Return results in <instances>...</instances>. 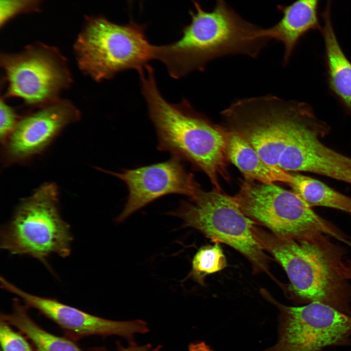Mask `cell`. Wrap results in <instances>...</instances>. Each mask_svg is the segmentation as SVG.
Segmentation results:
<instances>
[{"label":"cell","instance_id":"cell-1","mask_svg":"<svg viewBox=\"0 0 351 351\" xmlns=\"http://www.w3.org/2000/svg\"><path fill=\"white\" fill-rule=\"evenodd\" d=\"M191 22L181 37L164 45L155 46L154 59L162 62L173 78L194 71H203L211 61L223 56L244 55L256 58L269 41L264 29L243 19L224 0H215L210 11L193 0Z\"/></svg>","mask_w":351,"mask_h":351},{"label":"cell","instance_id":"cell-2","mask_svg":"<svg viewBox=\"0 0 351 351\" xmlns=\"http://www.w3.org/2000/svg\"><path fill=\"white\" fill-rule=\"evenodd\" d=\"M138 74L141 93L157 136L158 149L192 163L221 191L220 177H228L226 130L213 125L185 99L176 104L168 102L159 90L150 65Z\"/></svg>","mask_w":351,"mask_h":351},{"label":"cell","instance_id":"cell-3","mask_svg":"<svg viewBox=\"0 0 351 351\" xmlns=\"http://www.w3.org/2000/svg\"><path fill=\"white\" fill-rule=\"evenodd\" d=\"M254 233L263 249L284 268L296 296L310 302H321L351 314V289L332 266L333 258L339 250L325 234L286 237L257 227Z\"/></svg>","mask_w":351,"mask_h":351},{"label":"cell","instance_id":"cell-4","mask_svg":"<svg viewBox=\"0 0 351 351\" xmlns=\"http://www.w3.org/2000/svg\"><path fill=\"white\" fill-rule=\"evenodd\" d=\"M154 47L146 38L144 26L133 22L119 25L103 17H90L74 51L80 70L100 82L124 71L141 70L154 59Z\"/></svg>","mask_w":351,"mask_h":351},{"label":"cell","instance_id":"cell-5","mask_svg":"<svg viewBox=\"0 0 351 351\" xmlns=\"http://www.w3.org/2000/svg\"><path fill=\"white\" fill-rule=\"evenodd\" d=\"M58 199L54 183L42 185L24 199L1 230V249L12 254L34 257L47 267L51 255L69 256L73 237L69 225L59 214Z\"/></svg>","mask_w":351,"mask_h":351},{"label":"cell","instance_id":"cell-6","mask_svg":"<svg viewBox=\"0 0 351 351\" xmlns=\"http://www.w3.org/2000/svg\"><path fill=\"white\" fill-rule=\"evenodd\" d=\"M190 199L167 214L180 218L182 227L195 229L236 250L250 261L254 271L268 272V258L256 238L254 222L242 211L235 196L215 188L210 191L200 188Z\"/></svg>","mask_w":351,"mask_h":351},{"label":"cell","instance_id":"cell-7","mask_svg":"<svg viewBox=\"0 0 351 351\" xmlns=\"http://www.w3.org/2000/svg\"><path fill=\"white\" fill-rule=\"evenodd\" d=\"M236 197L244 214L277 235L299 238L323 234L345 238L316 214L294 191L273 183L244 182Z\"/></svg>","mask_w":351,"mask_h":351},{"label":"cell","instance_id":"cell-8","mask_svg":"<svg viewBox=\"0 0 351 351\" xmlns=\"http://www.w3.org/2000/svg\"><path fill=\"white\" fill-rule=\"evenodd\" d=\"M0 66L8 83L3 98H19L40 107L59 99L72 78L66 58L55 47L36 43L17 53H1Z\"/></svg>","mask_w":351,"mask_h":351},{"label":"cell","instance_id":"cell-9","mask_svg":"<svg viewBox=\"0 0 351 351\" xmlns=\"http://www.w3.org/2000/svg\"><path fill=\"white\" fill-rule=\"evenodd\" d=\"M330 130L312 109L297 112L292 119L287 145L278 167L286 172L312 173L351 184V157L321 140Z\"/></svg>","mask_w":351,"mask_h":351},{"label":"cell","instance_id":"cell-10","mask_svg":"<svg viewBox=\"0 0 351 351\" xmlns=\"http://www.w3.org/2000/svg\"><path fill=\"white\" fill-rule=\"evenodd\" d=\"M277 343L265 351H320L351 335V314L319 301L283 306Z\"/></svg>","mask_w":351,"mask_h":351},{"label":"cell","instance_id":"cell-11","mask_svg":"<svg viewBox=\"0 0 351 351\" xmlns=\"http://www.w3.org/2000/svg\"><path fill=\"white\" fill-rule=\"evenodd\" d=\"M180 158L169 160L121 173L106 171L126 184L129 194L124 207L116 218L122 222L135 212L162 196L178 194L193 198L201 188L193 175L186 170Z\"/></svg>","mask_w":351,"mask_h":351},{"label":"cell","instance_id":"cell-12","mask_svg":"<svg viewBox=\"0 0 351 351\" xmlns=\"http://www.w3.org/2000/svg\"><path fill=\"white\" fill-rule=\"evenodd\" d=\"M1 288L18 296L29 308H34L61 328L69 338L78 339L90 335H119L132 339L137 333L148 331L147 324L140 320L118 321L101 318L58 300L30 294L0 277Z\"/></svg>","mask_w":351,"mask_h":351},{"label":"cell","instance_id":"cell-13","mask_svg":"<svg viewBox=\"0 0 351 351\" xmlns=\"http://www.w3.org/2000/svg\"><path fill=\"white\" fill-rule=\"evenodd\" d=\"M80 117L71 101L60 98L21 117L3 144L4 164L22 162L39 153L65 127Z\"/></svg>","mask_w":351,"mask_h":351},{"label":"cell","instance_id":"cell-14","mask_svg":"<svg viewBox=\"0 0 351 351\" xmlns=\"http://www.w3.org/2000/svg\"><path fill=\"white\" fill-rule=\"evenodd\" d=\"M320 0H295L289 5H279L281 19L273 26L264 29L265 37L283 45V63L287 64L301 38L308 33L321 31L318 17Z\"/></svg>","mask_w":351,"mask_h":351},{"label":"cell","instance_id":"cell-15","mask_svg":"<svg viewBox=\"0 0 351 351\" xmlns=\"http://www.w3.org/2000/svg\"><path fill=\"white\" fill-rule=\"evenodd\" d=\"M332 0H327L321 14V32L325 45V64L328 86L346 113L351 116V62L343 51L335 33L331 17Z\"/></svg>","mask_w":351,"mask_h":351},{"label":"cell","instance_id":"cell-16","mask_svg":"<svg viewBox=\"0 0 351 351\" xmlns=\"http://www.w3.org/2000/svg\"><path fill=\"white\" fill-rule=\"evenodd\" d=\"M226 140L228 159L249 180L265 184L282 182L291 184L293 182V175L266 163L238 133L226 130Z\"/></svg>","mask_w":351,"mask_h":351},{"label":"cell","instance_id":"cell-17","mask_svg":"<svg viewBox=\"0 0 351 351\" xmlns=\"http://www.w3.org/2000/svg\"><path fill=\"white\" fill-rule=\"evenodd\" d=\"M10 313L1 314L2 319L24 334L33 343L37 351H83L74 342L45 331L30 316L27 307L20 299L13 300Z\"/></svg>","mask_w":351,"mask_h":351},{"label":"cell","instance_id":"cell-18","mask_svg":"<svg viewBox=\"0 0 351 351\" xmlns=\"http://www.w3.org/2000/svg\"><path fill=\"white\" fill-rule=\"evenodd\" d=\"M293 191L311 208L324 207L351 214V197L322 182L300 174L293 175Z\"/></svg>","mask_w":351,"mask_h":351},{"label":"cell","instance_id":"cell-19","mask_svg":"<svg viewBox=\"0 0 351 351\" xmlns=\"http://www.w3.org/2000/svg\"><path fill=\"white\" fill-rule=\"evenodd\" d=\"M226 265V257L218 243L205 246L200 248L195 255L190 274L203 284L207 275L222 270Z\"/></svg>","mask_w":351,"mask_h":351},{"label":"cell","instance_id":"cell-20","mask_svg":"<svg viewBox=\"0 0 351 351\" xmlns=\"http://www.w3.org/2000/svg\"><path fill=\"white\" fill-rule=\"evenodd\" d=\"M44 0H0V25L4 26L18 15L39 11Z\"/></svg>","mask_w":351,"mask_h":351},{"label":"cell","instance_id":"cell-21","mask_svg":"<svg viewBox=\"0 0 351 351\" xmlns=\"http://www.w3.org/2000/svg\"><path fill=\"white\" fill-rule=\"evenodd\" d=\"M0 318V341L1 351H33L26 339Z\"/></svg>","mask_w":351,"mask_h":351},{"label":"cell","instance_id":"cell-22","mask_svg":"<svg viewBox=\"0 0 351 351\" xmlns=\"http://www.w3.org/2000/svg\"><path fill=\"white\" fill-rule=\"evenodd\" d=\"M1 97L0 103V139L3 145L12 134L21 117Z\"/></svg>","mask_w":351,"mask_h":351},{"label":"cell","instance_id":"cell-23","mask_svg":"<svg viewBox=\"0 0 351 351\" xmlns=\"http://www.w3.org/2000/svg\"><path fill=\"white\" fill-rule=\"evenodd\" d=\"M338 274L343 279H351V259H339L334 267Z\"/></svg>","mask_w":351,"mask_h":351},{"label":"cell","instance_id":"cell-24","mask_svg":"<svg viewBox=\"0 0 351 351\" xmlns=\"http://www.w3.org/2000/svg\"><path fill=\"white\" fill-rule=\"evenodd\" d=\"M90 351H107L102 348H94ZM119 351H154L152 348L147 346H131L127 348H120Z\"/></svg>","mask_w":351,"mask_h":351},{"label":"cell","instance_id":"cell-25","mask_svg":"<svg viewBox=\"0 0 351 351\" xmlns=\"http://www.w3.org/2000/svg\"><path fill=\"white\" fill-rule=\"evenodd\" d=\"M189 351H213L205 343H192L189 346Z\"/></svg>","mask_w":351,"mask_h":351}]
</instances>
